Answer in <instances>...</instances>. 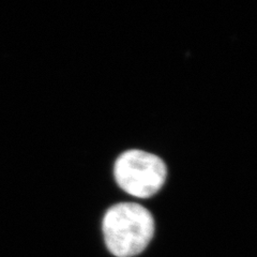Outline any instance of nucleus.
<instances>
[{"mask_svg":"<svg viewBox=\"0 0 257 257\" xmlns=\"http://www.w3.org/2000/svg\"><path fill=\"white\" fill-rule=\"evenodd\" d=\"M104 242L116 257H134L145 251L155 236V219L136 203L109 207L102 220Z\"/></svg>","mask_w":257,"mask_h":257,"instance_id":"f257e3e1","label":"nucleus"},{"mask_svg":"<svg viewBox=\"0 0 257 257\" xmlns=\"http://www.w3.org/2000/svg\"><path fill=\"white\" fill-rule=\"evenodd\" d=\"M166 177L164 161L140 149L122 152L114 164V178L119 188L134 197L154 196L164 186Z\"/></svg>","mask_w":257,"mask_h":257,"instance_id":"f03ea898","label":"nucleus"}]
</instances>
